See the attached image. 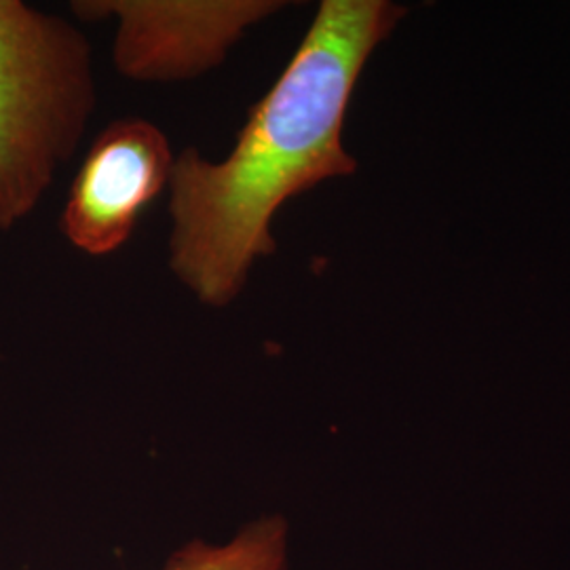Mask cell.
I'll use <instances>...</instances> for the list:
<instances>
[{
    "label": "cell",
    "mask_w": 570,
    "mask_h": 570,
    "mask_svg": "<svg viewBox=\"0 0 570 570\" xmlns=\"http://www.w3.org/2000/svg\"><path fill=\"white\" fill-rule=\"evenodd\" d=\"M404 7L387 0H324L284 75L256 104L220 164L186 148L171 169L169 263L204 305H230L261 256L277 249L279 207L355 171L343 122L370 53Z\"/></svg>",
    "instance_id": "obj_1"
},
{
    "label": "cell",
    "mask_w": 570,
    "mask_h": 570,
    "mask_svg": "<svg viewBox=\"0 0 570 570\" xmlns=\"http://www.w3.org/2000/svg\"><path fill=\"white\" fill-rule=\"evenodd\" d=\"M96 108L81 30L0 0V230L26 220L79 148Z\"/></svg>",
    "instance_id": "obj_2"
},
{
    "label": "cell",
    "mask_w": 570,
    "mask_h": 570,
    "mask_svg": "<svg viewBox=\"0 0 570 570\" xmlns=\"http://www.w3.org/2000/svg\"><path fill=\"white\" fill-rule=\"evenodd\" d=\"M282 9V2H165L106 0L77 2L75 13L87 20L117 16L115 63L134 81L193 79L225 60L245 28Z\"/></svg>",
    "instance_id": "obj_3"
},
{
    "label": "cell",
    "mask_w": 570,
    "mask_h": 570,
    "mask_svg": "<svg viewBox=\"0 0 570 570\" xmlns=\"http://www.w3.org/2000/svg\"><path fill=\"white\" fill-rule=\"evenodd\" d=\"M174 155L164 131L144 119H122L89 146L70 186L61 233L89 256L127 244L138 218L171 180Z\"/></svg>",
    "instance_id": "obj_4"
},
{
    "label": "cell",
    "mask_w": 570,
    "mask_h": 570,
    "mask_svg": "<svg viewBox=\"0 0 570 570\" xmlns=\"http://www.w3.org/2000/svg\"><path fill=\"white\" fill-rule=\"evenodd\" d=\"M287 522L282 515L247 522L230 541H188L161 570H285Z\"/></svg>",
    "instance_id": "obj_5"
}]
</instances>
